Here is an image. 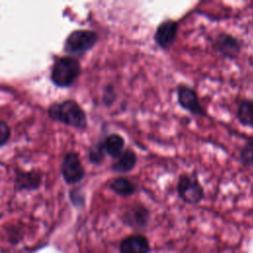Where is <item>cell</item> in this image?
Here are the masks:
<instances>
[{"label":"cell","mask_w":253,"mask_h":253,"mask_svg":"<svg viewBox=\"0 0 253 253\" xmlns=\"http://www.w3.org/2000/svg\"><path fill=\"white\" fill-rule=\"evenodd\" d=\"M48 115L53 120L76 128L83 129L87 126L85 112L76 102L71 100L51 105L48 109Z\"/></svg>","instance_id":"6da1fadb"},{"label":"cell","mask_w":253,"mask_h":253,"mask_svg":"<svg viewBox=\"0 0 253 253\" xmlns=\"http://www.w3.org/2000/svg\"><path fill=\"white\" fill-rule=\"evenodd\" d=\"M79 73L80 65L76 59L69 56L61 57L52 66L51 80L57 86L66 87L74 82Z\"/></svg>","instance_id":"7a4b0ae2"},{"label":"cell","mask_w":253,"mask_h":253,"mask_svg":"<svg viewBox=\"0 0 253 253\" xmlns=\"http://www.w3.org/2000/svg\"><path fill=\"white\" fill-rule=\"evenodd\" d=\"M179 197L187 204H198L204 198V188L199 182L196 174L183 173L177 183Z\"/></svg>","instance_id":"3957f363"},{"label":"cell","mask_w":253,"mask_h":253,"mask_svg":"<svg viewBox=\"0 0 253 253\" xmlns=\"http://www.w3.org/2000/svg\"><path fill=\"white\" fill-rule=\"evenodd\" d=\"M98 41V35L89 30H78L71 33L65 42V50L69 53H84L90 50Z\"/></svg>","instance_id":"277c9868"},{"label":"cell","mask_w":253,"mask_h":253,"mask_svg":"<svg viewBox=\"0 0 253 253\" xmlns=\"http://www.w3.org/2000/svg\"><path fill=\"white\" fill-rule=\"evenodd\" d=\"M177 101L179 106L194 116L207 117L206 110L200 103L195 89L188 85H179L177 88Z\"/></svg>","instance_id":"5b68a950"},{"label":"cell","mask_w":253,"mask_h":253,"mask_svg":"<svg viewBox=\"0 0 253 253\" xmlns=\"http://www.w3.org/2000/svg\"><path fill=\"white\" fill-rule=\"evenodd\" d=\"M179 24L178 22L167 19L162 21L156 28L154 33V42L162 49L170 48L176 42L178 35Z\"/></svg>","instance_id":"8992f818"},{"label":"cell","mask_w":253,"mask_h":253,"mask_svg":"<svg viewBox=\"0 0 253 253\" xmlns=\"http://www.w3.org/2000/svg\"><path fill=\"white\" fill-rule=\"evenodd\" d=\"M213 46L218 53L228 59H235L242 48L241 42L228 33L218 34L213 41Z\"/></svg>","instance_id":"52a82bcc"},{"label":"cell","mask_w":253,"mask_h":253,"mask_svg":"<svg viewBox=\"0 0 253 253\" xmlns=\"http://www.w3.org/2000/svg\"><path fill=\"white\" fill-rule=\"evenodd\" d=\"M61 172L65 181L68 183H77L83 179L85 171L76 153L69 152L64 156Z\"/></svg>","instance_id":"ba28073f"},{"label":"cell","mask_w":253,"mask_h":253,"mask_svg":"<svg viewBox=\"0 0 253 253\" xmlns=\"http://www.w3.org/2000/svg\"><path fill=\"white\" fill-rule=\"evenodd\" d=\"M149 248L148 240L139 234L126 237L120 246L121 253H148Z\"/></svg>","instance_id":"9c48e42d"},{"label":"cell","mask_w":253,"mask_h":253,"mask_svg":"<svg viewBox=\"0 0 253 253\" xmlns=\"http://www.w3.org/2000/svg\"><path fill=\"white\" fill-rule=\"evenodd\" d=\"M137 162V156L135 152L132 149H126L121 154L119 158L115 161V163L112 164V170L120 173V174H126L130 172L136 165Z\"/></svg>","instance_id":"30bf717a"},{"label":"cell","mask_w":253,"mask_h":253,"mask_svg":"<svg viewBox=\"0 0 253 253\" xmlns=\"http://www.w3.org/2000/svg\"><path fill=\"white\" fill-rule=\"evenodd\" d=\"M102 144L105 153L110 155L112 158L117 159L124 152L125 138L119 133H111L105 138Z\"/></svg>","instance_id":"8fae6325"},{"label":"cell","mask_w":253,"mask_h":253,"mask_svg":"<svg viewBox=\"0 0 253 253\" xmlns=\"http://www.w3.org/2000/svg\"><path fill=\"white\" fill-rule=\"evenodd\" d=\"M148 216V211L144 207L136 206L126 211L125 215V220L127 224L131 226H143L146 224Z\"/></svg>","instance_id":"7c38bea8"},{"label":"cell","mask_w":253,"mask_h":253,"mask_svg":"<svg viewBox=\"0 0 253 253\" xmlns=\"http://www.w3.org/2000/svg\"><path fill=\"white\" fill-rule=\"evenodd\" d=\"M110 188L113 192L123 197L131 196L136 192L137 189L136 185L126 177H118L114 179L110 184Z\"/></svg>","instance_id":"4fadbf2b"},{"label":"cell","mask_w":253,"mask_h":253,"mask_svg":"<svg viewBox=\"0 0 253 253\" xmlns=\"http://www.w3.org/2000/svg\"><path fill=\"white\" fill-rule=\"evenodd\" d=\"M236 115L241 125L253 127V99H243L238 104Z\"/></svg>","instance_id":"5bb4252c"},{"label":"cell","mask_w":253,"mask_h":253,"mask_svg":"<svg viewBox=\"0 0 253 253\" xmlns=\"http://www.w3.org/2000/svg\"><path fill=\"white\" fill-rule=\"evenodd\" d=\"M240 162L243 166L253 168V138L249 139L239 152Z\"/></svg>","instance_id":"9a60e30c"},{"label":"cell","mask_w":253,"mask_h":253,"mask_svg":"<svg viewBox=\"0 0 253 253\" xmlns=\"http://www.w3.org/2000/svg\"><path fill=\"white\" fill-rule=\"evenodd\" d=\"M41 178L35 173H22L18 175L17 183L21 188H37Z\"/></svg>","instance_id":"2e32d148"},{"label":"cell","mask_w":253,"mask_h":253,"mask_svg":"<svg viewBox=\"0 0 253 253\" xmlns=\"http://www.w3.org/2000/svg\"><path fill=\"white\" fill-rule=\"evenodd\" d=\"M104 156H105V150L103 148L102 143L96 145L90 151V160H91V162H93L95 164H98V163L102 162L103 159H104Z\"/></svg>","instance_id":"e0dca14e"},{"label":"cell","mask_w":253,"mask_h":253,"mask_svg":"<svg viewBox=\"0 0 253 253\" xmlns=\"http://www.w3.org/2000/svg\"><path fill=\"white\" fill-rule=\"evenodd\" d=\"M10 136V128L6 123L0 121V145H3L7 142Z\"/></svg>","instance_id":"ac0fdd59"},{"label":"cell","mask_w":253,"mask_h":253,"mask_svg":"<svg viewBox=\"0 0 253 253\" xmlns=\"http://www.w3.org/2000/svg\"><path fill=\"white\" fill-rule=\"evenodd\" d=\"M116 100V93L112 86H109L106 88L105 95H104V102L106 105H112L114 101Z\"/></svg>","instance_id":"d6986e66"}]
</instances>
